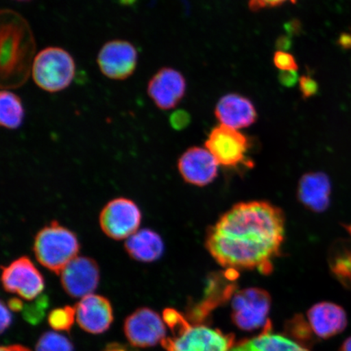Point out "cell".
Returning <instances> with one entry per match:
<instances>
[{"instance_id":"52a82bcc","label":"cell","mask_w":351,"mask_h":351,"mask_svg":"<svg viewBox=\"0 0 351 351\" xmlns=\"http://www.w3.org/2000/svg\"><path fill=\"white\" fill-rule=\"evenodd\" d=\"M238 271L226 269L221 275L215 274L208 279L203 298L187 306L186 317L192 324H203L217 307L232 300L236 293L235 280Z\"/></svg>"},{"instance_id":"1f68e13d","label":"cell","mask_w":351,"mask_h":351,"mask_svg":"<svg viewBox=\"0 0 351 351\" xmlns=\"http://www.w3.org/2000/svg\"><path fill=\"white\" fill-rule=\"evenodd\" d=\"M280 82L285 86H292L300 81L296 71H282L279 75Z\"/></svg>"},{"instance_id":"f1b7e54d","label":"cell","mask_w":351,"mask_h":351,"mask_svg":"<svg viewBox=\"0 0 351 351\" xmlns=\"http://www.w3.org/2000/svg\"><path fill=\"white\" fill-rule=\"evenodd\" d=\"M191 121V117L185 110H178L171 114L169 122L174 130H182L185 129Z\"/></svg>"},{"instance_id":"277c9868","label":"cell","mask_w":351,"mask_h":351,"mask_svg":"<svg viewBox=\"0 0 351 351\" xmlns=\"http://www.w3.org/2000/svg\"><path fill=\"white\" fill-rule=\"evenodd\" d=\"M32 74L42 90L58 93L72 84L76 75L75 60L62 47H47L35 56Z\"/></svg>"},{"instance_id":"4dcf8cb0","label":"cell","mask_w":351,"mask_h":351,"mask_svg":"<svg viewBox=\"0 0 351 351\" xmlns=\"http://www.w3.org/2000/svg\"><path fill=\"white\" fill-rule=\"evenodd\" d=\"M300 88L304 98H310L317 93V82L309 76H302L300 79Z\"/></svg>"},{"instance_id":"44dd1931","label":"cell","mask_w":351,"mask_h":351,"mask_svg":"<svg viewBox=\"0 0 351 351\" xmlns=\"http://www.w3.org/2000/svg\"><path fill=\"white\" fill-rule=\"evenodd\" d=\"M271 323L263 329L260 335L240 342L230 351H309L288 337L271 332Z\"/></svg>"},{"instance_id":"9a60e30c","label":"cell","mask_w":351,"mask_h":351,"mask_svg":"<svg viewBox=\"0 0 351 351\" xmlns=\"http://www.w3.org/2000/svg\"><path fill=\"white\" fill-rule=\"evenodd\" d=\"M218 162L207 148L191 147L178 160V170L184 181L196 186H205L216 179Z\"/></svg>"},{"instance_id":"d4e9b609","label":"cell","mask_w":351,"mask_h":351,"mask_svg":"<svg viewBox=\"0 0 351 351\" xmlns=\"http://www.w3.org/2000/svg\"><path fill=\"white\" fill-rule=\"evenodd\" d=\"M73 345L67 337L55 332H47L39 337L36 351H73Z\"/></svg>"},{"instance_id":"2e32d148","label":"cell","mask_w":351,"mask_h":351,"mask_svg":"<svg viewBox=\"0 0 351 351\" xmlns=\"http://www.w3.org/2000/svg\"><path fill=\"white\" fill-rule=\"evenodd\" d=\"M75 310L79 326L93 335L106 332L113 322L111 302L104 296L91 293L82 298Z\"/></svg>"},{"instance_id":"484cf974","label":"cell","mask_w":351,"mask_h":351,"mask_svg":"<svg viewBox=\"0 0 351 351\" xmlns=\"http://www.w3.org/2000/svg\"><path fill=\"white\" fill-rule=\"evenodd\" d=\"M76 317L75 307L65 306L56 308L48 315V323L57 331H69Z\"/></svg>"},{"instance_id":"8fae6325","label":"cell","mask_w":351,"mask_h":351,"mask_svg":"<svg viewBox=\"0 0 351 351\" xmlns=\"http://www.w3.org/2000/svg\"><path fill=\"white\" fill-rule=\"evenodd\" d=\"M205 147L219 165L236 167L245 160L249 142L238 130L221 125L210 132Z\"/></svg>"},{"instance_id":"8d00e7d4","label":"cell","mask_w":351,"mask_h":351,"mask_svg":"<svg viewBox=\"0 0 351 351\" xmlns=\"http://www.w3.org/2000/svg\"><path fill=\"white\" fill-rule=\"evenodd\" d=\"M339 351H351V337L345 340L341 346Z\"/></svg>"},{"instance_id":"7a4b0ae2","label":"cell","mask_w":351,"mask_h":351,"mask_svg":"<svg viewBox=\"0 0 351 351\" xmlns=\"http://www.w3.org/2000/svg\"><path fill=\"white\" fill-rule=\"evenodd\" d=\"M36 43L23 16L10 10L1 11V87L13 89L24 84L32 73Z\"/></svg>"},{"instance_id":"5b68a950","label":"cell","mask_w":351,"mask_h":351,"mask_svg":"<svg viewBox=\"0 0 351 351\" xmlns=\"http://www.w3.org/2000/svg\"><path fill=\"white\" fill-rule=\"evenodd\" d=\"M173 335L160 342L166 351H230L234 346V335L190 322Z\"/></svg>"},{"instance_id":"8992f818","label":"cell","mask_w":351,"mask_h":351,"mask_svg":"<svg viewBox=\"0 0 351 351\" xmlns=\"http://www.w3.org/2000/svg\"><path fill=\"white\" fill-rule=\"evenodd\" d=\"M271 298L265 289L251 287L236 292L231 302L232 322L241 330L265 328L269 319Z\"/></svg>"},{"instance_id":"f35d334b","label":"cell","mask_w":351,"mask_h":351,"mask_svg":"<svg viewBox=\"0 0 351 351\" xmlns=\"http://www.w3.org/2000/svg\"><path fill=\"white\" fill-rule=\"evenodd\" d=\"M122 6L130 7L133 6L137 3L138 0H118Z\"/></svg>"},{"instance_id":"ffe728a7","label":"cell","mask_w":351,"mask_h":351,"mask_svg":"<svg viewBox=\"0 0 351 351\" xmlns=\"http://www.w3.org/2000/svg\"><path fill=\"white\" fill-rule=\"evenodd\" d=\"M125 248L134 260L152 263L163 256L165 244L163 239L156 232L149 229L138 230L126 239Z\"/></svg>"},{"instance_id":"603a6c76","label":"cell","mask_w":351,"mask_h":351,"mask_svg":"<svg viewBox=\"0 0 351 351\" xmlns=\"http://www.w3.org/2000/svg\"><path fill=\"white\" fill-rule=\"evenodd\" d=\"M25 112L20 96L10 90L0 92V125L8 130H16L23 124Z\"/></svg>"},{"instance_id":"6da1fadb","label":"cell","mask_w":351,"mask_h":351,"mask_svg":"<svg viewBox=\"0 0 351 351\" xmlns=\"http://www.w3.org/2000/svg\"><path fill=\"white\" fill-rule=\"evenodd\" d=\"M282 210L265 201L236 204L208 230L206 247L226 269L273 271L285 239Z\"/></svg>"},{"instance_id":"7c38bea8","label":"cell","mask_w":351,"mask_h":351,"mask_svg":"<svg viewBox=\"0 0 351 351\" xmlns=\"http://www.w3.org/2000/svg\"><path fill=\"white\" fill-rule=\"evenodd\" d=\"M124 331L127 339L135 348H147L165 339V323L155 311L148 307L136 310L126 318Z\"/></svg>"},{"instance_id":"e0dca14e","label":"cell","mask_w":351,"mask_h":351,"mask_svg":"<svg viewBox=\"0 0 351 351\" xmlns=\"http://www.w3.org/2000/svg\"><path fill=\"white\" fill-rule=\"evenodd\" d=\"M307 320L318 339H328L343 332L348 319L346 311L333 302H322L307 311Z\"/></svg>"},{"instance_id":"cb8c5ba5","label":"cell","mask_w":351,"mask_h":351,"mask_svg":"<svg viewBox=\"0 0 351 351\" xmlns=\"http://www.w3.org/2000/svg\"><path fill=\"white\" fill-rule=\"evenodd\" d=\"M284 332L285 337H291L293 341L304 348L314 345L317 337L308 320L302 314H297L288 319L285 324Z\"/></svg>"},{"instance_id":"3957f363","label":"cell","mask_w":351,"mask_h":351,"mask_svg":"<svg viewBox=\"0 0 351 351\" xmlns=\"http://www.w3.org/2000/svg\"><path fill=\"white\" fill-rule=\"evenodd\" d=\"M79 250L77 235L56 221L43 228L34 239V252L37 261L56 274H60L77 256Z\"/></svg>"},{"instance_id":"30bf717a","label":"cell","mask_w":351,"mask_h":351,"mask_svg":"<svg viewBox=\"0 0 351 351\" xmlns=\"http://www.w3.org/2000/svg\"><path fill=\"white\" fill-rule=\"evenodd\" d=\"M2 284L5 291L16 293L25 300H34L45 287L43 276L27 256L2 267Z\"/></svg>"},{"instance_id":"83f0119b","label":"cell","mask_w":351,"mask_h":351,"mask_svg":"<svg viewBox=\"0 0 351 351\" xmlns=\"http://www.w3.org/2000/svg\"><path fill=\"white\" fill-rule=\"evenodd\" d=\"M274 62L276 67L282 71H297L298 68L295 57L283 51L276 52Z\"/></svg>"},{"instance_id":"5bb4252c","label":"cell","mask_w":351,"mask_h":351,"mask_svg":"<svg viewBox=\"0 0 351 351\" xmlns=\"http://www.w3.org/2000/svg\"><path fill=\"white\" fill-rule=\"evenodd\" d=\"M100 271L98 263L89 257L77 256L61 271V285L73 298L91 295L98 287Z\"/></svg>"},{"instance_id":"836d02e7","label":"cell","mask_w":351,"mask_h":351,"mask_svg":"<svg viewBox=\"0 0 351 351\" xmlns=\"http://www.w3.org/2000/svg\"><path fill=\"white\" fill-rule=\"evenodd\" d=\"M8 307L11 311H14V313H19V311L24 309L25 305L23 304V302H22L19 298H11L10 301L8 302Z\"/></svg>"},{"instance_id":"9c48e42d","label":"cell","mask_w":351,"mask_h":351,"mask_svg":"<svg viewBox=\"0 0 351 351\" xmlns=\"http://www.w3.org/2000/svg\"><path fill=\"white\" fill-rule=\"evenodd\" d=\"M138 52L130 41L113 39L105 43L97 56L98 67L104 77L125 81L137 69Z\"/></svg>"},{"instance_id":"74e56055","label":"cell","mask_w":351,"mask_h":351,"mask_svg":"<svg viewBox=\"0 0 351 351\" xmlns=\"http://www.w3.org/2000/svg\"><path fill=\"white\" fill-rule=\"evenodd\" d=\"M105 351H127L122 348L121 346L117 344H112L108 346V348Z\"/></svg>"},{"instance_id":"4316f807","label":"cell","mask_w":351,"mask_h":351,"mask_svg":"<svg viewBox=\"0 0 351 351\" xmlns=\"http://www.w3.org/2000/svg\"><path fill=\"white\" fill-rule=\"evenodd\" d=\"M49 305V300L47 295H40L32 302L25 305L23 317L32 326H37L45 317L46 311Z\"/></svg>"},{"instance_id":"ac0fdd59","label":"cell","mask_w":351,"mask_h":351,"mask_svg":"<svg viewBox=\"0 0 351 351\" xmlns=\"http://www.w3.org/2000/svg\"><path fill=\"white\" fill-rule=\"evenodd\" d=\"M215 115L221 125L235 130L251 126L258 118L252 101L238 94L223 96L217 104Z\"/></svg>"},{"instance_id":"ba28073f","label":"cell","mask_w":351,"mask_h":351,"mask_svg":"<svg viewBox=\"0 0 351 351\" xmlns=\"http://www.w3.org/2000/svg\"><path fill=\"white\" fill-rule=\"evenodd\" d=\"M142 213L138 205L126 197H117L100 213L99 225L105 234L114 240L129 239L138 230Z\"/></svg>"},{"instance_id":"4fadbf2b","label":"cell","mask_w":351,"mask_h":351,"mask_svg":"<svg viewBox=\"0 0 351 351\" xmlns=\"http://www.w3.org/2000/svg\"><path fill=\"white\" fill-rule=\"evenodd\" d=\"M186 92V81L178 70L164 67L149 80L147 93L156 106L164 111L173 109L183 99Z\"/></svg>"},{"instance_id":"7402d4cb","label":"cell","mask_w":351,"mask_h":351,"mask_svg":"<svg viewBox=\"0 0 351 351\" xmlns=\"http://www.w3.org/2000/svg\"><path fill=\"white\" fill-rule=\"evenodd\" d=\"M328 265L335 278L351 289V240H339L332 245Z\"/></svg>"},{"instance_id":"d590c367","label":"cell","mask_w":351,"mask_h":351,"mask_svg":"<svg viewBox=\"0 0 351 351\" xmlns=\"http://www.w3.org/2000/svg\"><path fill=\"white\" fill-rule=\"evenodd\" d=\"M0 351H32L21 345H13L10 346H2Z\"/></svg>"},{"instance_id":"e575fe53","label":"cell","mask_w":351,"mask_h":351,"mask_svg":"<svg viewBox=\"0 0 351 351\" xmlns=\"http://www.w3.org/2000/svg\"><path fill=\"white\" fill-rule=\"evenodd\" d=\"M339 45L344 49H350L351 48V34H342L339 38Z\"/></svg>"},{"instance_id":"d6986e66","label":"cell","mask_w":351,"mask_h":351,"mask_svg":"<svg viewBox=\"0 0 351 351\" xmlns=\"http://www.w3.org/2000/svg\"><path fill=\"white\" fill-rule=\"evenodd\" d=\"M330 180L322 172L302 176L298 183V197L301 204L314 213H323L330 204Z\"/></svg>"},{"instance_id":"ab89813d","label":"cell","mask_w":351,"mask_h":351,"mask_svg":"<svg viewBox=\"0 0 351 351\" xmlns=\"http://www.w3.org/2000/svg\"><path fill=\"white\" fill-rule=\"evenodd\" d=\"M14 1L21 2V3H25V2L32 1V0H14Z\"/></svg>"},{"instance_id":"d6a6232c","label":"cell","mask_w":351,"mask_h":351,"mask_svg":"<svg viewBox=\"0 0 351 351\" xmlns=\"http://www.w3.org/2000/svg\"><path fill=\"white\" fill-rule=\"evenodd\" d=\"M12 323V315L8 306L1 302V332H5Z\"/></svg>"},{"instance_id":"f546056e","label":"cell","mask_w":351,"mask_h":351,"mask_svg":"<svg viewBox=\"0 0 351 351\" xmlns=\"http://www.w3.org/2000/svg\"><path fill=\"white\" fill-rule=\"evenodd\" d=\"M297 0H249V7L252 11H258L263 8H274L284 3H295Z\"/></svg>"}]
</instances>
